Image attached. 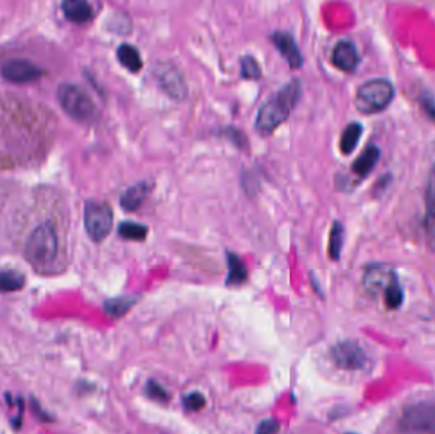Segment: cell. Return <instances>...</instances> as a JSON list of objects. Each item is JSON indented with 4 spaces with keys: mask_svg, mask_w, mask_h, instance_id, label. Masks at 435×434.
I'll list each match as a JSON object with an SVG mask.
<instances>
[{
    "mask_svg": "<svg viewBox=\"0 0 435 434\" xmlns=\"http://www.w3.org/2000/svg\"><path fill=\"white\" fill-rule=\"evenodd\" d=\"M342 243H344V227L340 222H335L328 240V254L333 260L340 258Z\"/></svg>",
    "mask_w": 435,
    "mask_h": 434,
    "instance_id": "cell-22",
    "label": "cell"
},
{
    "mask_svg": "<svg viewBox=\"0 0 435 434\" xmlns=\"http://www.w3.org/2000/svg\"><path fill=\"white\" fill-rule=\"evenodd\" d=\"M117 232L120 237H123L125 240H131V241H144L148 235V227L142 224V223H135V222H121Z\"/></svg>",
    "mask_w": 435,
    "mask_h": 434,
    "instance_id": "cell-20",
    "label": "cell"
},
{
    "mask_svg": "<svg viewBox=\"0 0 435 434\" xmlns=\"http://www.w3.org/2000/svg\"><path fill=\"white\" fill-rule=\"evenodd\" d=\"M26 279L23 274L15 270L0 272V292H17L24 287Z\"/></svg>",
    "mask_w": 435,
    "mask_h": 434,
    "instance_id": "cell-21",
    "label": "cell"
},
{
    "mask_svg": "<svg viewBox=\"0 0 435 434\" xmlns=\"http://www.w3.org/2000/svg\"><path fill=\"white\" fill-rule=\"evenodd\" d=\"M397 281L396 272L388 265H370L367 268L362 278L364 288L372 293V295H379L383 293L391 287L393 283Z\"/></svg>",
    "mask_w": 435,
    "mask_h": 434,
    "instance_id": "cell-9",
    "label": "cell"
},
{
    "mask_svg": "<svg viewBox=\"0 0 435 434\" xmlns=\"http://www.w3.org/2000/svg\"><path fill=\"white\" fill-rule=\"evenodd\" d=\"M227 261H228V268H229V272L227 277V284L228 286H240L242 283H245L248 272H247L246 265L242 261V258L237 254L228 251L227 252Z\"/></svg>",
    "mask_w": 435,
    "mask_h": 434,
    "instance_id": "cell-17",
    "label": "cell"
},
{
    "mask_svg": "<svg viewBox=\"0 0 435 434\" xmlns=\"http://www.w3.org/2000/svg\"><path fill=\"white\" fill-rule=\"evenodd\" d=\"M63 13L74 23H86L93 17L92 6L84 0H66L63 4Z\"/></svg>",
    "mask_w": 435,
    "mask_h": 434,
    "instance_id": "cell-14",
    "label": "cell"
},
{
    "mask_svg": "<svg viewBox=\"0 0 435 434\" xmlns=\"http://www.w3.org/2000/svg\"><path fill=\"white\" fill-rule=\"evenodd\" d=\"M279 428H280V424L276 419L262 420L257 427L256 434H276Z\"/></svg>",
    "mask_w": 435,
    "mask_h": 434,
    "instance_id": "cell-29",
    "label": "cell"
},
{
    "mask_svg": "<svg viewBox=\"0 0 435 434\" xmlns=\"http://www.w3.org/2000/svg\"><path fill=\"white\" fill-rule=\"evenodd\" d=\"M333 63L336 68L344 72L356 70L359 64V54L356 45L348 40H341L334 47Z\"/></svg>",
    "mask_w": 435,
    "mask_h": 434,
    "instance_id": "cell-12",
    "label": "cell"
},
{
    "mask_svg": "<svg viewBox=\"0 0 435 434\" xmlns=\"http://www.w3.org/2000/svg\"><path fill=\"white\" fill-rule=\"evenodd\" d=\"M155 75L162 88L174 100H183L188 95V86L180 70L171 63H163L155 68Z\"/></svg>",
    "mask_w": 435,
    "mask_h": 434,
    "instance_id": "cell-8",
    "label": "cell"
},
{
    "mask_svg": "<svg viewBox=\"0 0 435 434\" xmlns=\"http://www.w3.org/2000/svg\"><path fill=\"white\" fill-rule=\"evenodd\" d=\"M7 401L8 404L10 405V408H15V415L10 418V421H12V424H13V427L15 429H18V428H21V423H22V417H23V401L22 398H17L13 400V398L10 396V395H8L7 394Z\"/></svg>",
    "mask_w": 435,
    "mask_h": 434,
    "instance_id": "cell-28",
    "label": "cell"
},
{
    "mask_svg": "<svg viewBox=\"0 0 435 434\" xmlns=\"http://www.w3.org/2000/svg\"><path fill=\"white\" fill-rule=\"evenodd\" d=\"M399 434H435V405L418 403L402 412L399 421Z\"/></svg>",
    "mask_w": 435,
    "mask_h": 434,
    "instance_id": "cell-5",
    "label": "cell"
},
{
    "mask_svg": "<svg viewBox=\"0 0 435 434\" xmlns=\"http://www.w3.org/2000/svg\"><path fill=\"white\" fill-rule=\"evenodd\" d=\"M422 104L425 106V110L428 112L429 115L432 116V118L435 120V104L430 102L429 100H425V101H422Z\"/></svg>",
    "mask_w": 435,
    "mask_h": 434,
    "instance_id": "cell-32",
    "label": "cell"
},
{
    "mask_svg": "<svg viewBox=\"0 0 435 434\" xmlns=\"http://www.w3.org/2000/svg\"><path fill=\"white\" fill-rule=\"evenodd\" d=\"M117 59L123 67L129 69L132 73H138L143 67L142 55L135 46L130 44H123L117 49Z\"/></svg>",
    "mask_w": 435,
    "mask_h": 434,
    "instance_id": "cell-16",
    "label": "cell"
},
{
    "mask_svg": "<svg viewBox=\"0 0 435 434\" xmlns=\"http://www.w3.org/2000/svg\"><path fill=\"white\" fill-rule=\"evenodd\" d=\"M425 199L429 215L435 217V166L430 171L428 177V184L425 190Z\"/></svg>",
    "mask_w": 435,
    "mask_h": 434,
    "instance_id": "cell-25",
    "label": "cell"
},
{
    "mask_svg": "<svg viewBox=\"0 0 435 434\" xmlns=\"http://www.w3.org/2000/svg\"><path fill=\"white\" fill-rule=\"evenodd\" d=\"M44 70L26 59H10L1 67V75L13 83H27L38 79Z\"/></svg>",
    "mask_w": 435,
    "mask_h": 434,
    "instance_id": "cell-10",
    "label": "cell"
},
{
    "mask_svg": "<svg viewBox=\"0 0 435 434\" xmlns=\"http://www.w3.org/2000/svg\"><path fill=\"white\" fill-rule=\"evenodd\" d=\"M300 95L302 88L299 79L287 83L260 107L256 118V129L262 133H273L277 126L282 125L289 118L290 112L299 102Z\"/></svg>",
    "mask_w": 435,
    "mask_h": 434,
    "instance_id": "cell-1",
    "label": "cell"
},
{
    "mask_svg": "<svg viewBox=\"0 0 435 434\" xmlns=\"http://www.w3.org/2000/svg\"><path fill=\"white\" fill-rule=\"evenodd\" d=\"M112 224L114 213L107 203L87 201L84 208V227L95 242H101L109 235Z\"/></svg>",
    "mask_w": 435,
    "mask_h": 434,
    "instance_id": "cell-6",
    "label": "cell"
},
{
    "mask_svg": "<svg viewBox=\"0 0 435 434\" xmlns=\"http://www.w3.org/2000/svg\"><path fill=\"white\" fill-rule=\"evenodd\" d=\"M331 355L335 363L346 371H356L365 366L367 355L362 346L353 340L340 341L333 348Z\"/></svg>",
    "mask_w": 435,
    "mask_h": 434,
    "instance_id": "cell-7",
    "label": "cell"
},
{
    "mask_svg": "<svg viewBox=\"0 0 435 434\" xmlns=\"http://www.w3.org/2000/svg\"><path fill=\"white\" fill-rule=\"evenodd\" d=\"M395 97L391 82L386 79H370L358 88L356 107L362 114H378L388 107Z\"/></svg>",
    "mask_w": 435,
    "mask_h": 434,
    "instance_id": "cell-3",
    "label": "cell"
},
{
    "mask_svg": "<svg viewBox=\"0 0 435 434\" xmlns=\"http://www.w3.org/2000/svg\"><path fill=\"white\" fill-rule=\"evenodd\" d=\"M276 49L282 54L284 59L288 61L291 68H300L303 64V56L299 50L294 37L285 31H275L271 36Z\"/></svg>",
    "mask_w": 435,
    "mask_h": 434,
    "instance_id": "cell-11",
    "label": "cell"
},
{
    "mask_svg": "<svg viewBox=\"0 0 435 434\" xmlns=\"http://www.w3.org/2000/svg\"><path fill=\"white\" fill-rule=\"evenodd\" d=\"M425 229H427V238H428L430 247L435 251V217L427 214L425 217Z\"/></svg>",
    "mask_w": 435,
    "mask_h": 434,
    "instance_id": "cell-31",
    "label": "cell"
},
{
    "mask_svg": "<svg viewBox=\"0 0 435 434\" xmlns=\"http://www.w3.org/2000/svg\"><path fill=\"white\" fill-rule=\"evenodd\" d=\"M153 184L148 181H140L138 184L131 185L123 192V196L120 199V204L123 210L132 212L137 210L139 206L143 204L149 192H152Z\"/></svg>",
    "mask_w": 435,
    "mask_h": 434,
    "instance_id": "cell-13",
    "label": "cell"
},
{
    "mask_svg": "<svg viewBox=\"0 0 435 434\" xmlns=\"http://www.w3.org/2000/svg\"><path fill=\"white\" fill-rule=\"evenodd\" d=\"M362 133V126L359 123H350L342 132L340 139V149L344 155H350L358 146Z\"/></svg>",
    "mask_w": 435,
    "mask_h": 434,
    "instance_id": "cell-19",
    "label": "cell"
},
{
    "mask_svg": "<svg viewBox=\"0 0 435 434\" xmlns=\"http://www.w3.org/2000/svg\"><path fill=\"white\" fill-rule=\"evenodd\" d=\"M224 135L228 139L232 140L233 143H234L237 147L242 148L246 146L247 140L245 134L240 132V130H237V129L228 127V129L225 130Z\"/></svg>",
    "mask_w": 435,
    "mask_h": 434,
    "instance_id": "cell-30",
    "label": "cell"
},
{
    "mask_svg": "<svg viewBox=\"0 0 435 434\" xmlns=\"http://www.w3.org/2000/svg\"><path fill=\"white\" fill-rule=\"evenodd\" d=\"M383 295H385L386 306L388 309H399L404 302V292H402V288L399 287V281L393 283L391 287L386 290Z\"/></svg>",
    "mask_w": 435,
    "mask_h": 434,
    "instance_id": "cell-24",
    "label": "cell"
},
{
    "mask_svg": "<svg viewBox=\"0 0 435 434\" xmlns=\"http://www.w3.org/2000/svg\"><path fill=\"white\" fill-rule=\"evenodd\" d=\"M59 254V237L50 222L37 226L29 235L24 255L32 265L41 272L50 270Z\"/></svg>",
    "mask_w": 435,
    "mask_h": 434,
    "instance_id": "cell-2",
    "label": "cell"
},
{
    "mask_svg": "<svg viewBox=\"0 0 435 434\" xmlns=\"http://www.w3.org/2000/svg\"><path fill=\"white\" fill-rule=\"evenodd\" d=\"M205 406V398L199 392L190 394L183 398V408L189 412H200Z\"/></svg>",
    "mask_w": 435,
    "mask_h": 434,
    "instance_id": "cell-27",
    "label": "cell"
},
{
    "mask_svg": "<svg viewBox=\"0 0 435 434\" xmlns=\"http://www.w3.org/2000/svg\"><path fill=\"white\" fill-rule=\"evenodd\" d=\"M138 295H121L105 302L106 313L114 318H120L129 312V309L138 302Z\"/></svg>",
    "mask_w": 435,
    "mask_h": 434,
    "instance_id": "cell-18",
    "label": "cell"
},
{
    "mask_svg": "<svg viewBox=\"0 0 435 434\" xmlns=\"http://www.w3.org/2000/svg\"><path fill=\"white\" fill-rule=\"evenodd\" d=\"M381 152L376 146H368L362 152V155L356 158L353 163V172L360 177H367L374 169L379 160Z\"/></svg>",
    "mask_w": 435,
    "mask_h": 434,
    "instance_id": "cell-15",
    "label": "cell"
},
{
    "mask_svg": "<svg viewBox=\"0 0 435 434\" xmlns=\"http://www.w3.org/2000/svg\"><path fill=\"white\" fill-rule=\"evenodd\" d=\"M146 395L153 400H157L160 403H166L169 400L167 391L165 390L160 383L155 382L153 380L146 383Z\"/></svg>",
    "mask_w": 435,
    "mask_h": 434,
    "instance_id": "cell-26",
    "label": "cell"
},
{
    "mask_svg": "<svg viewBox=\"0 0 435 434\" xmlns=\"http://www.w3.org/2000/svg\"><path fill=\"white\" fill-rule=\"evenodd\" d=\"M59 101L68 115L78 121H88L93 118L96 106L86 89L78 84L66 83L59 87Z\"/></svg>",
    "mask_w": 435,
    "mask_h": 434,
    "instance_id": "cell-4",
    "label": "cell"
},
{
    "mask_svg": "<svg viewBox=\"0 0 435 434\" xmlns=\"http://www.w3.org/2000/svg\"><path fill=\"white\" fill-rule=\"evenodd\" d=\"M241 75L245 79H259L261 77V67L254 56L246 55L241 59Z\"/></svg>",
    "mask_w": 435,
    "mask_h": 434,
    "instance_id": "cell-23",
    "label": "cell"
}]
</instances>
